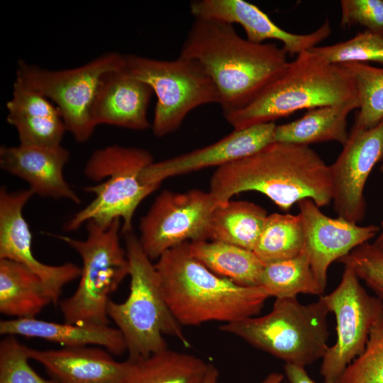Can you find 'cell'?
Instances as JSON below:
<instances>
[{"instance_id": "cell-1", "label": "cell", "mask_w": 383, "mask_h": 383, "mask_svg": "<svg viewBox=\"0 0 383 383\" xmlns=\"http://www.w3.org/2000/svg\"><path fill=\"white\" fill-rule=\"evenodd\" d=\"M250 191L284 211L305 199L321 208L332 202L330 167L309 146L273 142L218 167L211 178L209 192L216 206Z\"/></svg>"}, {"instance_id": "cell-2", "label": "cell", "mask_w": 383, "mask_h": 383, "mask_svg": "<svg viewBox=\"0 0 383 383\" xmlns=\"http://www.w3.org/2000/svg\"><path fill=\"white\" fill-rule=\"evenodd\" d=\"M287 52L275 43H255L233 25L194 18L179 55L198 61L213 80L224 115L250 103L286 68Z\"/></svg>"}, {"instance_id": "cell-3", "label": "cell", "mask_w": 383, "mask_h": 383, "mask_svg": "<svg viewBox=\"0 0 383 383\" xmlns=\"http://www.w3.org/2000/svg\"><path fill=\"white\" fill-rule=\"evenodd\" d=\"M155 264L165 301L181 326L224 323L255 316L270 297L262 287H244L196 259L189 242L164 252Z\"/></svg>"}, {"instance_id": "cell-4", "label": "cell", "mask_w": 383, "mask_h": 383, "mask_svg": "<svg viewBox=\"0 0 383 383\" xmlns=\"http://www.w3.org/2000/svg\"><path fill=\"white\" fill-rule=\"evenodd\" d=\"M355 82L341 65L328 63L309 50L289 62L283 72L245 107L224 115L234 130L274 122L301 109L357 99Z\"/></svg>"}, {"instance_id": "cell-5", "label": "cell", "mask_w": 383, "mask_h": 383, "mask_svg": "<svg viewBox=\"0 0 383 383\" xmlns=\"http://www.w3.org/2000/svg\"><path fill=\"white\" fill-rule=\"evenodd\" d=\"M124 236L130 292L122 303L110 300L107 313L124 337L128 360L134 362L168 348L165 335L177 338L189 348L190 343L182 326L165 301L155 264L132 231L124 233Z\"/></svg>"}, {"instance_id": "cell-6", "label": "cell", "mask_w": 383, "mask_h": 383, "mask_svg": "<svg viewBox=\"0 0 383 383\" xmlns=\"http://www.w3.org/2000/svg\"><path fill=\"white\" fill-rule=\"evenodd\" d=\"M150 152L135 147L111 145L96 150L84 167V174L99 182L85 187L94 199L64 225L67 232L77 230L88 221L108 228L116 219L122 221V233L132 231V220L141 201L159 187L146 184L143 170L153 162Z\"/></svg>"}, {"instance_id": "cell-7", "label": "cell", "mask_w": 383, "mask_h": 383, "mask_svg": "<svg viewBox=\"0 0 383 383\" xmlns=\"http://www.w3.org/2000/svg\"><path fill=\"white\" fill-rule=\"evenodd\" d=\"M329 312L321 296L307 304L296 297L276 299L268 313L223 323L219 330L285 363L306 367L322 359L329 347Z\"/></svg>"}, {"instance_id": "cell-8", "label": "cell", "mask_w": 383, "mask_h": 383, "mask_svg": "<svg viewBox=\"0 0 383 383\" xmlns=\"http://www.w3.org/2000/svg\"><path fill=\"white\" fill-rule=\"evenodd\" d=\"M121 222L116 219L105 228L88 221L84 240L56 235L75 250L82 261L77 289L59 302L65 322L109 325L110 295L129 274L126 250L119 240Z\"/></svg>"}, {"instance_id": "cell-9", "label": "cell", "mask_w": 383, "mask_h": 383, "mask_svg": "<svg viewBox=\"0 0 383 383\" xmlns=\"http://www.w3.org/2000/svg\"><path fill=\"white\" fill-rule=\"evenodd\" d=\"M123 70L146 83L156 95L151 128L164 137L182 125L188 113L200 106L219 103L217 89L201 65L181 55L165 60L124 55Z\"/></svg>"}, {"instance_id": "cell-10", "label": "cell", "mask_w": 383, "mask_h": 383, "mask_svg": "<svg viewBox=\"0 0 383 383\" xmlns=\"http://www.w3.org/2000/svg\"><path fill=\"white\" fill-rule=\"evenodd\" d=\"M124 65V55L105 52L72 69L50 70L19 60L16 79L26 88L49 99L58 109L67 131L77 142L84 143L96 126L91 106L103 77Z\"/></svg>"}, {"instance_id": "cell-11", "label": "cell", "mask_w": 383, "mask_h": 383, "mask_svg": "<svg viewBox=\"0 0 383 383\" xmlns=\"http://www.w3.org/2000/svg\"><path fill=\"white\" fill-rule=\"evenodd\" d=\"M322 298L336 321V340L322 357L323 383H335L365 349L370 331L383 313V301L370 295L352 267L344 265L341 280Z\"/></svg>"}, {"instance_id": "cell-12", "label": "cell", "mask_w": 383, "mask_h": 383, "mask_svg": "<svg viewBox=\"0 0 383 383\" xmlns=\"http://www.w3.org/2000/svg\"><path fill=\"white\" fill-rule=\"evenodd\" d=\"M216 206L209 192H162L140 221L143 250L154 260L182 243L208 240L209 219Z\"/></svg>"}, {"instance_id": "cell-13", "label": "cell", "mask_w": 383, "mask_h": 383, "mask_svg": "<svg viewBox=\"0 0 383 383\" xmlns=\"http://www.w3.org/2000/svg\"><path fill=\"white\" fill-rule=\"evenodd\" d=\"M383 157V120L370 128L353 126L343 150L331 165L332 202L338 217L354 223L363 221L366 182Z\"/></svg>"}, {"instance_id": "cell-14", "label": "cell", "mask_w": 383, "mask_h": 383, "mask_svg": "<svg viewBox=\"0 0 383 383\" xmlns=\"http://www.w3.org/2000/svg\"><path fill=\"white\" fill-rule=\"evenodd\" d=\"M30 189L9 192L0 189V259L22 264L43 282L52 304H57L63 287L80 277L81 268L72 262L50 265L40 262L32 251V234L23 209L33 196Z\"/></svg>"}, {"instance_id": "cell-15", "label": "cell", "mask_w": 383, "mask_h": 383, "mask_svg": "<svg viewBox=\"0 0 383 383\" xmlns=\"http://www.w3.org/2000/svg\"><path fill=\"white\" fill-rule=\"evenodd\" d=\"M297 205L304 230V248L316 281L324 292L331 265L369 242L379 228L328 216L309 199L299 201Z\"/></svg>"}, {"instance_id": "cell-16", "label": "cell", "mask_w": 383, "mask_h": 383, "mask_svg": "<svg viewBox=\"0 0 383 383\" xmlns=\"http://www.w3.org/2000/svg\"><path fill=\"white\" fill-rule=\"evenodd\" d=\"M277 125L269 122L242 130H233L230 134L207 146L162 161L153 162L142 174L145 183L160 187L170 177L217 166L253 154L274 142Z\"/></svg>"}, {"instance_id": "cell-17", "label": "cell", "mask_w": 383, "mask_h": 383, "mask_svg": "<svg viewBox=\"0 0 383 383\" xmlns=\"http://www.w3.org/2000/svg\"><path fill=\"white\" fill-rule=\"evenodd\" d=\"M194 18L238 23L244 29L246 38L255 43L272 39L283 43L288 55L293 56L317 46L327 38L331 28L329 20L316 30L307 34H296L281 28L257 6L244 0H195L190 3Z\"/></svg>"}, {"instance_id": "cell-18", "label": "cell", "mask_w": 383, "mask_h": 383, "mask_svg": "<svg viewBox=\"0 0 383 383\" xmlns=\"http://www.w3.org/2000/svg\"><path fill=\"white\" fill-rule=\"evenodd\" d=\"M69 157V151L62 145L45 147L18 144L0 148L1 168L26 182L34 194L79 204L78 195L63 174Z\"/></svg>"}, {"instance_id": "cell-19", "label": "cell", "mask_w": 383, "mask_h": 383, "mask_svg": "<svg viewBox=\"0 0 383 383\" xmlns=\"http://www.w3.org/2000/svg\"><path fill=\"white\" fill-rule=\"evenodd\" d=\"M28 354L56 383H125L133 366L128 360L116 361L106 350L87 346L59 350L28 348Z\"/></svg>"}, {"instance_id": "cell-20", "label": "cell", "mask_w": 383, "mask_h": 383, "mask_svg": "<svg viewBox=\"0 0 383 383\" xmlns=\"http://www.w3.org/2000/svg\"><path fill=\"white\" fill-rule=\"evenodd\" d=\"M123 68L103 77L91 106V120L96 126L107 124L146 130L151 127L148 109L153 91L146 83Z\"/></svg>"}, {"instance_id": "cell-21", "label": "cell", "mask_w": 383, "mask_h": 383, "mask_svg": "<svg viewBox=\"0 0 383 383\" xmlns=\"http://www.w3.org/2000/svg\"><path fill=\"white\" fill-rule=\"evenodd\" d=\"M6 108V121L16 128L19 144L61 145L67 130L60 111L46 97L14 80L12 96Z\"/></svg>"}, {"instance_id": "cell-22", "label": "cell", "mask_w": 383, "mask_h": 383, "mask_svg": "<svg viewBox=\"0 0 383 383\" xmlns=\"http://www.w3.org/2000/svg\"><path fill=\"white\" fill-rule=\"evenodd\" d=\"M0 333L41 338L67 348L99 345L113 355L127 351L121 332L109 325L57 323L35 318H13L0 321Z\"/></svg>"}, {"instance_id": "cell-23", "label": "cell", "mask_w": 383, "mask_h": 383, "mask_svg": "<svg viewBox=\"0 0 383 383\" xmlns=\"http://www.w3.org/2000/svg\"><path fill=\"white\" fill-rule=\"evenodd\" d=\"M360 108L358 98L348 102L306 110L295 121L277 126L274 142L309 146L310 144L335 141L343 145L349 133V113Z\"/></svg>"}, {"instance_id": "cell-24", "label": "cell", "mask_w": 383, "mask_h": 383, "mask_svg": "<svg viewBox=\"0 0 383 383\" xmlns=\"http://www.w3.org/2000/svg\"><path fill=\"white\" fill-rule=\"evenodd\" d=\"M52 303L40 277L22 264L0 259V312L31 318Z\"/></svg>"}, {"instance_id": "cell-25", "label": "cell", "mask_w": 383, "mask_h": 383, "mask_svg": "<svg viewBox=\"0 0 383 383\" xmlns=\"http://www.w3.org/2000/svg\"><path fill=\"white\" fill-rule=\"evenodd\" d=\"M268 214L262 206L248 201H228L213 210L208 240L219 241L253 251Z\"/></svg>"}, {"instance_id": "cell-26", "label": "cell", "mask_w": 383, "mask_h": 383, "mask_svg": "<svg viewBox=\"0 0 383 383\" xmlns=\"http://www.w3.org/2000/svg\"><path fill=\"white\" fill-rule=\"evenodd\" d=\"M193 256L213 273L244 287H260L265 265L255 253L213 240L189 242Z\"/></svg>"}, {"instance_id": "cell-27", "label": "cell", "mask_w": 383, "mask_h": 383, "mask_svg": "<svg viewBox=\"0 0 383 383\" xmlns=\"http://www.w3.org/2000/svg\"><path fill=\"white\" fill-rule=\"evenodd\" d=\"M133 363L125 383H201L209 367L199 357L168 348Z\"/></svg>"}, {"instance_id": "cell-28", "label": "cell", "mask_w": 383, "mask_h": 383, "mask_svg": "<svg viewBox=\"0 0 383 383\" xmlns=\"http://www.w3.org/2000/svg\"><path fill=\"white\" fill-rule=\"evenodd\" d=\"M260 287L275 299L296 297L299 294L322 296L304 250L297 256L265 265Z\"/></svg>"}, {"instance_id": "cell-29", "label": "cell", "mask_w": 383, "mask_h": 383, "mask_svg": "<svg viewBox=\"0 0 383 383\" xmlns=\"http://www.w3.org/2000/svg\"><path fill=\"white\" fill-rule=\"evenodd\" d=\"M304 250V235L298 214L274 213L267 216L253 250L265 265L299 255Z\"/></svg>"}, {"instance_id": "cell-30", "label": "cell", "mask_w": 383, "mask_h": 383, "mask_svg": "<svg viewBox=\"0 0 383 383\" xmlns=\"http://www.w3.org/2000/svg\"><path fill=\"white\" fill-rule=\"evenodd\" d=\"M353 75L360 101L353 126L370 128L383 120V67L361 62L342 64Z\"/></svg>"}, {"instance_id": "cell-31", "label": "cell", "mask_w": 383, "mask_h": 383, "mask_svg": "<svg viewBox=\"0 0 383 383\" xmlns=\"http://www.w3.org/2000/svg\"><path fill=\"white\" fill-rule=\"evenodd\" d=\"M309 50L333 65L374 62L383 65V34L365 30L348 40Z\"/></svg>"}, {"instance_id": "cell-32", "label": "cell", "mask_w": 383, "mask_h": 383, "mask_svg": "<svg viewBox=\"0 0 383 383\" xmlns=\"http://www.w3.org/2000/svg\"><path fill=\"white\" fill-rule=\"evenodd\" d=\"M335 383H383V313L372 326L363 351Z\"/></svg>"}, {"instance_id": "cell-33", "label": "cell", "mask_w": 383, "mask_h": 383, "mask_svg": "<svg viewBox=\"0 0 383 383\" xmlns=\"http://www.w3.org/2000/svg\"><path fill=\"white\" fill-rule=\"evenodd\" d=\"M28 348L15 335L0 343V383H56L38 375L29 365Z\"/></svg>"}, {"instance_id": "cell-34", "label": "cell", "mask_w": 383, "mask_h": 383, "mask_svg": "<svg viewBox=\"0 0 383 383\" xmlns=\"http://www.w3.org/2000/svg\"><path fill=\"white\" fill-rule=\"evenodd\" d=\"M338 261L352 267L360 281L383 301V252L367 242Z\"/></svg>"}, {"instance_id": "cell-35", "label": "cell", "mask_w": 383, "mask_h": 383, "mask_svg": "<svg viewBox=\"0 0 383 383\" xmlns=\"http://www.w3.org/2000/svg\"><path fill=\"white\" fill-rule=\"evenodd\" d=\"M340 26H361L383 34V0H341Z\"/></svg>"}, {"instance_id": "cell-36", "label": "cell", "mask_w": 383, "mask_h": 383, "mask_svg": "<svg viewBox=\"0 0 383 383\" xmlns=\"http://www.w3.org/2000/svg\"><path fill=\"white\" fill-rule=\"evenodd\" d=\"M284 371L290 383H316L310 377L304 367L285 363Z\"/></svg>"}, {"instance_id": "cell-37", "label": "cell", "mask_w": 383, "mask_h": 383, "mask_svg": "<svg viewBox=\"0 0 383 383\" xmlns=\"http://www.w3.org/2000/svg\"><path fill=\"white\" fill-rule=\"evenodd\" d=\"M219 372L212 364H209L208 371L201 383H218Z\"/></svg>"}, {"instance_id": "cell-38", "label": "cell", "mask_w": 383, "mask_h": 383, "mask_svg": "<svg viewBox=\"0 0 383 383\" xmlns=\"http://www.w3.org/2000/svg\"><path fill=\"white\" fill-rule=\"evenodd\" d=\"M284 374L273 372L270 373L260 383H283Z\"/></svg>"}, {"instance_id": "cell-39", "label": "cell", "mask_w": 383, "mask_h": 383, "mask_svg": "<svg viewBox=\"0 0 383 383\" xmlns=\"http://www.w3.org/2000/svg\"><path fill=\"white\" fill-rule=\"evenodd\" d=\"M372 244L378 250L383 252V221L382 222L380 233Z\"/></svg>"}, {"instance_id": "cell-40", "label": "cell", "mask_w": 383, "mask_h": 383, "mask_svg": "<svg viewBox=\"0 0 383 383\" xmlns=\"http://www.w3.org/2000/svg\"><path fill=\"white\" fill-rule=\"evenodd\" d=\"M379 170H380L381 172H382V174H383V157H382V163H381Z\"/></svg>"}]
</instances>
